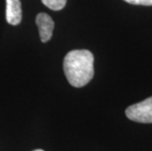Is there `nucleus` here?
Instances as JSON below:
<instances>
[{
  "label": "nucleus",
  "instance_id": "obj_1",
  "mask_svg": "<svg viewBox=\"0 0 152 151\" xmlns=\"http://www.w3.org/2000/svg\"><path fill=\"white\" fill-rule=\"evenodd\" d=\"M94 57L89 50H72L64 58L63 68L68 82L74 88H83L94 75Z\"/></svg>",
  "mask_w": 152,
  "mask_h": 151
},
{
  "label": "nucleus",
  "instance_id": "obj_2",
  "mask_svg": "<svg viewBox=\"0 0 152 151\" xmlns=\"http://www.w3.org/2000/svg\"><path fill=\"white\" fill-rule=\"evenodd\" d=\"M126 116L137 123H152V96L128 107L126 109Z\"/></svg>",
  "mask_w": 152,
  "mask_h": 151
},
{
  "label": "nucleus",
  "instance_id": "obj_3",
  "mask_svg": "<svg viewBox=\"0 0 152 151\" xmlns=\"http://www.w3.org/2000/svg\"><path fill=\"white\" fill-rule=\"evenodd\" d=\"M35 23L39 31V36L42 42H47L52 36L54 30V21L46 13H39L35 18Z\"/></svg>",
  "mask_w": 152,
  "mask_h": 151
},
{
  "label": "nucleus",
  "instance_id": "obj_4",
  "mask_svg": "<svg viewBox=\"0 0 152 151\" xmlns=\"http://www.w3.org/2000/svg\"><path fill=\"white\" fill-rule=\"evenodd\" d=\"M6 21L12 26H17L21 23V0H6Z\"/></svg>",
  "mask_w": 152,
  "mask_h": 151
},
{
  "label": "nucleus",
  "instance_id": "obj_5",
  "mask_svg": "<svg viewBox=\"0 0 152 151\" xmlns=\"http://www.w3.org/2000/svg\"><path fill=\"white\" fill-rule=\"evenodd\" d=\"M43 4L51 10L58 11L65 7L67 0H41Z\"/></svg>",
  "mask_w": 152,
  "mask_h": 151
},
{
  "label": "nucleus",
  "instance_id": "obj_6",
  "mask_svg": "<svg viewBox=\"0 0 152 151\" xmlns=\"http://www.w3.org/2000/svg\"><path fill=\"white\" fill-rule=\"evenodd\" d=\"M124 1L134 5H143V6H152V0H124Z\"/></svg>",
  "mask_w": 152,
  "mask_h": 151
},
{
  "label": "nucleus",
  "instance_id": "obj_7",
  "mask_svg": "<svg viewBox=\"0 0 152 151\" xmlns=\"http://www.w3.org/2000/svg\"><path fill=\"white\" fill-rule=\"evenodd\" d=\"M34 151H44V150H42V149H35Z\"/></svg>",
  "mask_w": 152,
  "mask_h": 151
}]
</instances>
